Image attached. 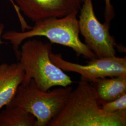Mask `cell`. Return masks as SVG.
Returning a JSON list of instances; mask_svg holds the SVG:
<instances>
[{
    "label": "cell",
    "mask_w": 126,
    "mask_h": 126,
    "mask_svg": "<svg viewBox=\"0 0 126 126\" xmlns=\"http://www.w3.org/2000/svg\"><path fill=\"white\" fill-rule=\"evenodd\" d=\"M25 72L19 62L0 65V110L13 99L23 82Z\"/></svg>",
    "instance_id": "cell-8"
},
{
    "label": "cell",
    "mask_w": 126,
    "mask_h": 126,
    "mask_svg": "<svg viewBox=\"0 0 126 126\" xmlns=\"http://www.w3.org/2000/svg\"><path fill=\"white\" fill-rule=\"evenodd\" d=\"M78 11H73L61 18H46L35 22L32 28L23 32L9 31L2 34V38L9 41L18 59L19 47L24 41L35 36H45L51 44H57L71 48L77 56L84 58H97L79 38Z\"/></svg>",
    "instance_id": "cell-2"
},
{
    "label": "cell",
    "mask_w": 126,
    "mask_h": 126,
    "mask_svg": "<svg viewBox=\"0 0 126 126\" xmlns=\"http://www.w3.org/2000/svg\"><path fill=\"white\" fill-rule=\"evenodd\" d=\"M81 0V2H83L84 1V0Z\"/></svg>",
    "instance_id": "cell-15"
},
{
    "label": "cell",
    "mask_w": 126,
    "mask_h": 126,
    "mask_svg": "<svg viewBox=\"0 0 126 126\" xmlns=\"http://www.w3.org/2000/svg\"><path fill=\"white\" fill-rule=\"evenodd\" d=\"M105 2V8L104 17L105 23L110 24L111 21L115 16V11L114 8L111 2V0H104Z\"/></svg>",
    "instance_id": "cell-12"
},
{
    "label": "cell",
    "mask_w": 126,
    "mask_h": 126,
    "mask_svg": "<svg viewBox=\"0 0 126 126\" xmlns=\"http://www.w3.org/2000/svg\"><path fill=\"white\" fill-rule=\"evenodd\" d=\"M0 126H36V118L21 108L7 105L0 111Z\"/></svg>",
    "instance_id": "cell-10"
},
{
    "label": "cell",
    "mask_w": 126,
    "mask_h": 126,
    "mask_svg": "<svg viewBox=\"0 0 126 126\" xmlns=\"http://www.w3.org/2000/svg\"><path fill=\"white\" fill-rule=\"evenodd\" d=\"M80 9L79 27L85 44L97 58L116 56L117 45L111 35L110 24L101 23L96 16L92 0H84Z\"/></svg>",
    "instance_id": "cell-5"
},
{
    "label": "cell",
    "mask_w": 126,
    "mask_h": 126,
    "mask_svg": "<svg viewBox=\"0 0 126 126\" xmlns=\"http://www.w3.org/2000/svg\"><path fill=\"white\" fill-rule=\"evenodd\" d=\"M51 43L36 39L23 43L18 59L25 72L22 84H28L33 79L37 87L45 91L54 86L66 87L72 84L71 78L51 61Z\"/></svg>",
    "instance_id": "cell-3"
},
{
    "label": "cell",
    "mask_w": 126,
    "mask_h": 126,
    "mask_svg": "<svg viewBox=\"0 0 126 126\" xmlns=\"http://www.w3.org/2000/svg\"><path fill=\"white\" fill-rule=\"evenodd\" d=\"M48 126H125L126 111L105 112L94 87L89 82L80 80L63 109Z\"/></svg>",
    "instance_id": "cell-1"
},
{
    "label": "cell",
    "mask_w": 126,
    "mask_h": 126,
    "mask_svg": "<svg viewBox=\"0 0 126 126\" xmlns=\"http://www.w3.org/2000/svg\"><path fill=\"white\" fill-rule=\"evenodd\" d=\"M11 2V4L13 5V6L15 10L16 14L17 15V16H18V18H19V21H20V23L21 24V27H22V32L23 31H25L26 30H29L30 29H31L32 27L31 26H30L26 23V21L25 20V19L23 18L22 14L21 13V12H20V10L19 9L17 6L16 5V4L15 3V1H14V0H9Z\"/></svg>",
    "instance_id": "cell-13"
},
{
    "label": "cell",
    "mask_w": 126,
    "mask_h": 126,
    "mask_svg": "<svg viewBox=\"0 0 126 126\" xmlns=\"http://www.w3.org/2000/svg\"><path fill=\"white\" fill-rule=\"evenodd\" d=\"M20 11L34 22L46 18H61L79 11L80 0H14Z\"/></svg>",
    "instance_id": "cell-7"
},
{
    "label": "cell",
    "mask_w": 126,
    "mask_h": 126,
    "mask_svg": "<svg viewBox=\"0 0 126 126\" xmlns=\"http://www.w3.org/2000/svg\"><path fill=\"white\" fill-rule=\"evenodd\" d=\"M72 90L69 86L45 91L32 79L28 84L18 86L13 99L7 105L32 114L36 118V126H47L63 109Z\"/></svg>",
    "instance_id": "cell-4"
},
{
    "label": "cell",
    "mask_w": 126,
    "mask_h": 126,
    "mask_svg": "<svg viewBox=\"0 0 126 126\" xmlns=\"http://www.w3.org/2000/svg\"><path fill=\"white\" fill-rule=\"evenodd\" d=\"M91 84L101 104L116 99L126 93V76L99 78Z\"/></svg>",
    "instance_id": "cell-9"
},
{
    "label": "cell",
    "mask_w": 126,
    "mask_h": 126,
    "mask_svg": "<svg viewBox=\"0 0 126 126\" xmlns=\"http://www.w3.org/2000/svg\"><path fill=\"white\" fill-rule=\"evenodd\" d=\"M4 28V24L3 23H0V45L3 44V42L1 40V38H2V35Z\"/></svg>",
    "instance_id": "cell-14"
},
{
    "label": "cell",
    "mask_w": 126,
    "mask_h": 126,
    "mask_svg": "<svg viewBox=\"0 0 126 126\" xmlns=\"http://www.w3.org/2000/svg\"><path fill=\"white\" fill-rule=\"evenodd\" d=\"M101 107L106 112L114 113L126 111V93L112 101L104 102Z\"/></svg>",
    "instance_id": "cell-11"
},
{
    "label": "cell",
    "mask_w": 126,
    "mask_h": 126,
    "mask_svg": "<svg viewBox=\"0 0 126 126\" xmlns=\"http://www.w3.org/2000/svg\"><path fill=\"white\" fill-rule=\"evenodd\" d=\"M50 58L52 62L63 71L77 73L80 80L92 83L96 79L112 77L126 76V57L116 56L107 58H94L80 64L66 61L61 54L52 52Z\"/></svg>",
    "instance_id": "cell-6"
}]
</instances>
